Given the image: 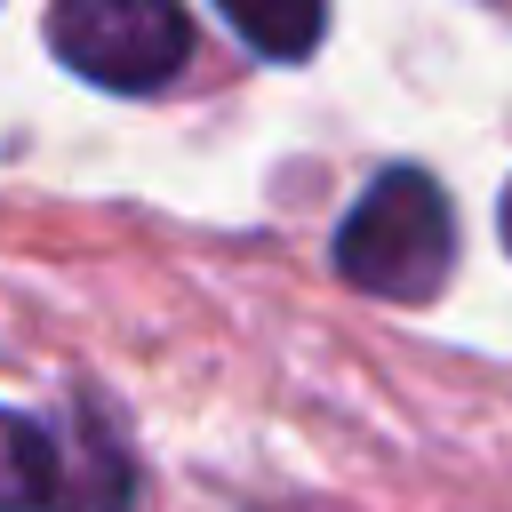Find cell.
Returning a JSON list of instances; mask_svg holds the SVG:
<instances>
[{
    "mask_svg": "<svg viewBox=\"0 0 512 512\" xmlns=\"http://www.w3.org/2000/svg\"><path fill=\"white\" fill-rule=\"evenodd\" d=\"M496 232H504V248H512V184H504V208H496Z\"/></svg>",
    "mask_w": 512,
    "mask_h": 512,
    "instance_id": "obj_6",
    "label": "cell"
},
{
    "mask_svg": "<svg viewBox=\"0 0 512 512\" xmlns=\"http://www.w3.org/2000/svg\"><path fill=\"white\" fill-rule=\"evenodd\" d=\"M48 48L96 88H160L192 56V16L168 0H64Z\"/></svg>",
    "mask_w": 512,
    "mask_h": 512,
    "instance_id": "obj_2",
    "label": "cell"
},
{
    "mask_svg": "<svg viewBox=\"0 0 512 512\" xmlns=\"http://www.w3.org/2000/svg\"><path fill=\"white\" fill-rule=\"evenodd\" d=\"M224 24L248 40V48H264V56H280V64H296L320 32H328V8H224Z\"/></svg>",
    "mask_w": 512,
    "mask_h": 512,
    "instance_id": "obj_5",
    "label": "cell"
},
{
    "mask_svg": "<svg viewBox=\"0 0 512 512\" xmlns=\"http://www.w3.org/2000/svg\"><path fill=\"white\" fill-rule=\"evenodd\" d=\"M56 440H64V504H56V512H128L136 464H128L120 440L96 424V408H72Z\"/></svg>",
    "mask_w": 512,
    "mask_h": 512,
    "instance_id": "obj_3",
    "label": "cell"
},
{
    "mask_svg": "<svg viewBox=\"0 0 512 512\" xmlns=\"http://www.w3.org/2000/svg\"><path fill=\"white\" fill-rule=\"evenodd\" d=\"M456 264V216L448 192L424 168H384L336 224V272L368 296L424 304Z\"/></svg>",
    "mask_w": 512,
    "mask_h": 512,
    "instance_id": "obj_1",
    "label": "cell"
},
{
    "mask_svg": "<svg viewBox=\"0 0 512 512\" xmlns=\"http://www.w3.org/2000/svg\"><path fill=\"white\" fill-rule=\"evenodd\" d=\"M64 504V440L24 416L0 408V512H56Z\"/></svg>",
    "mask_w": 512,
    "mask_h": 512,
    "instance_id": "obj_4",
    "label": "cell"
}]
</instances>
